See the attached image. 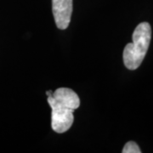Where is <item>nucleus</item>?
Here are the masks:
<instances>
[{
	"label": "nucleus",
	"mask_w": 153,
	"mask_h": 153,
	"mask_svg": "<svg viewBox=\"0 0 153 153\" xmlns=\"http://www.w3.org/2000/svg\"><path fill=\"white\" fill-rule=\"evenodd\" d=\"M50 105L51 127L58 134L66 132L72 125L73 112L80 105V99L72 89L68 88H59L52 95L48 96Z\"/></svg>",
	"instance_id": "nucleus-1"
},
{
	"label": "nucleus",
	"mask_w": 153,
	"mask_h": 153,
	"mask_svg": "<svg viewBox=\"0 0 153 153\" xmlns=\"http://www.w3.org/2000/svg\"><path fill=\"white\" fill-rule=\"evenodd\" d=\"M133 43L123 50V63L129 70H135L141 65L152 39V27L148 22L140 23L133 33Z\"/></svg>",
	"instance_id": "nucleus-2"
},
{
	"label": "nucleus",
	"mask_w": 153,
	"mask_h": 153,
	"mask_svg": "<svg viewBox=\"0 0 153 153\" xmlns=\"http://www.w3.org/2000/svg\"><path fill=\"white\" fill-rule=\"evenodd\" d=\"M52 11L57 27L65 30L71 22L72 0H52Z\"/></svg>",
	"instance_id": "nucleus-3"
},
{
	"label": "nucleus",
	"mask_w": 153,
	"mask_h": 153,
	"mask_svg": "<svg viewBox=\"0 0 153 153\" xmlns=\"http://www.w3.org/2000/svg\"><path fill=\"white\" fill-rule=\"evenodd\" d=\"M123 153H141V151L134 141H128L126 143L123 149Z\"/></svg>",
	"instance_id": "nucleus-4"
},
{
	"label": "nucleus",
	"mask_w": 153,
	"mask_h": 153,
	"mask_svg": "<svg viewBox=\"0 0 153 153\" xmlns=\"http://www.w3.org/2000/svg\"><path fill=\"white\" fill-rule=\"evenodd\" d=\"M46 94H47V95H48V96L52 95V92H51V91H47V92H46Z\"/></svg>",
	"instance_id": "nucleus-5"
}]
</instances>
